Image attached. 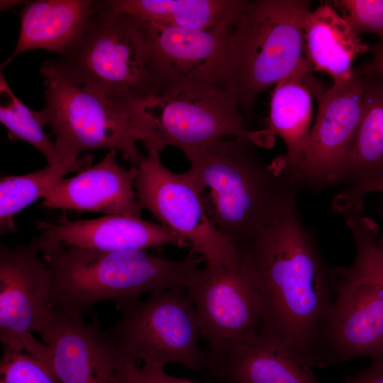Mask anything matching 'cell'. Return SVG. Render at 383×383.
Listing matches in <instances>:
<instances>
[{
    "instance_id": "cell-1",
    "label": "cell",
    "mask_w": 383,
    "mask_h": 383,
    "mask_svg": "<svg viewBox=\"0 0 383 383\" xmlns=\"http://www.w3.org/2000/svg\"><path fill=\"white\" fill-rule=\"evenodd\" d=\"M237 250L260 300L262 330L287 343L311 368L323 367L334 272L305 226L296 199Z\"/></svg>"
},
{
    "instance_id": "cell-2",
    "label": "cell",
    "mask_w": 383,
    "mask_h": 383,
    "mask_svg": "<svg viewBox=\"0 0 383 383\" xmlns=\"http://www.w3.org/2000/svg\"><path fill=\"white\" fill-rule=\"evenodd\" d=\"M255 145L221 139L189 161L185 172L203 193L218 229L238 248L271 223L301 190L282 155L267 162Z\"/></svg>"
},
{
    "instance_id": "cell-3",
    "label": "cell",
    "mask_w": 383,
    "mask_h": 383,
    "mask_svg": "<svg viewBox=\"0 0 383 383\" xmlns=\"http://www.w3.org/2000/svg\"><path fill=\"white\" fill-rule=\"evenodd\" d=\"M42 252L51 272L53 309L78 318L99 301H112L122 309L146 292L187 287L205 261L192 251L181 260L144 250L101 251L67 246Z\"/></svg>"
},
{
    "instance_id": "cell-4",
    "label": "cell",
    "mask_w": 383,
    "mask_h": 383,
    "mask_svg": "<svg viewBox=\"0 0 383 383\" xmlns=\"http://www.w3.org/2000/svg\"><path fill=\"white\" fill-rule=\"evenodd\" d=\"M306 0H240L226 30L223 88L245 117L257 97L292 73L303 55Z\"/></svg>"
},
{
    "instance_id": "cell-5",
    "label": "cell",
    "mask_w": 383,
    "mask_h": 383,
    "mask_svg": "<svg viewBox=\"0 0 383 383\" xmlns=\"http://www.w3.org/2000/svg\"><path fill=\"white\" fill-rule=\"evenodd\" d=\"M45 87L42 109L64 162L95 149L118 152L133 166L144 140L138 107L126 104L70 73L58 60L43 62Z\"/></svg>"
},
{
    "instance_id": "cell-6",
    "label": "cell",
    "mask_w": 383,
    "mask_h": 383,
    "mask_svg": "<svg viewBox=\"0 0 383 383\" xmlns=\"http://www.w3.org/2000/svg\"><path fill=\"white\" fill-rule=\"evenodd\" d=\"M73 75L138 107L160 91L145 23L99 1L79 43L57 59Z\"/></svg>"
},
{
    "instance_id": "cell-7",
    "label": "cell",
    "mask_w": 383,
    "mask_h": 383,
    "mask_svg": "<svg viewBox=\"0 0 383 383\" xmlns=\"http://www.w3.org/2000/svg\"><path fill=\"white\" fill-rule=\"evenodd\" d=\"M147 151L168 146L189 161L215 142L240 138L271 148L275 136L267 129L248 130L235 101L219 87H185L159 92L138 107Z\"/></svg>"
},
{
    "instance_id": "cell-8",
    "label": "cell",
    "mask_w": 383,
    "mask_h": 383,
    "mask_svg": "<svg viewBox=\"0 0 383 383\" xmlns=\"http://www.w3.org/2000/svg\"><path fill=\"white\" fill-rule=\"evenodd\" d=\"M121 309V318L106 332L126 362L175 363L209 373L211 361L199 346V322L186 287L152 292Z\"/></svg>"
},
{
    "instance_id": "cell-9",
    "label": "cell",
    "mask_w": 383,
    "mask_h": 383,
    "mask_svg": "<svg viewBox=\"0 0 383 383\" xmlns=\"http://www.w3.org/2000/svg\"><path fill=\"white\" fill-rule=\"evenodd\" d=\"M136 167L134 187L143 209L182 237L206 262L230 267L240 265L238 250L218 229L206 211L203 193L186 172L167 168L157 150L147 151Z\"/></svg>"
},
{
    "instance_id": "cell-10",
    "label": "cell",
    "mask_w": 383,
    "mask_h": 383,
    "mask_svg": "<svg viewBox=\"0 0 383 383\" xmlns=\"http://www.w3.org/2000/svg\"><path fill=\"white\" fill-rule=\"evenodd\" d=\"M211 367L262 329L257 292L240 265L206 261L187 286Z\"/></svg>"
},
{
    "instance_id": "cell-11",
    "label": "cell",
    "mask_w": 383,
    "mask_h": 383,
    "mask_svg": "<svg viewBox=\"0 0 383 383\" xmlns=\"http://www.w3.org/2000/svg\"><path fill=\"white\" fill-rule=\"evenodd\" d=\"M35 238L27 245H0V340L3 348L30 354L50 367L51 349L31 334L51 321V272Z\"/></svg>"
},
{
    "instance_id": "cell-12",
    "label": "cell",
    "mask_w": 383,
    "mask_h": 383,
    "mask_svg": "<svg viewBox=\"0 0 383 383\" xmlns=\"http://www.w3.org/2000/svg\"><path fill=\"white\" fill-rule=\"evenodd\" d=\"M365 89L361 66L319 96L316 121L292 174L301 189L318 191L340 182L361 121Z\"/></svg>"
},
{
    "instance_id": "cell-13",
    "label": "cell",
    "mask_w": 383,
    "mask_h": 383,
    "mask_svg": "<svg viewBox=\"0 0 383 383\" xmlns=\"http://www.w3.org/2000/svg\"><path fill=\"white\" fill-rule=\"evenodd\" d=\"M336 299L325 329L323 367L383 360V289L349 267L334 271Z\"/></svg>"
},
{
    "instance_id": "cell-14",
    "label": "cell",
    "mask_w": 383,
    "mask_h": 383,
    "mask_svg": "<svg viewBox=\"0 0 383 383\" xmlns=\"http://www.w3.org/2000/svg\"><path fill=\"white\" fill-rule=\"evenodd\" d=\"M231 15L209 29H183L143 21L160 81L159 92L185 87L224 89L226 30Z\"/></svg>"
},
{
    "instance_id": "cell-15",
    "label": "cell",
    "mask_w": 383,
    "mask_h": 383,
    "mask_svg": "<svg viewBox=\"0 0 383 383\" xmlns=\"http://www.w3.org/2000/svg\"><path fill=\"white\" fill-rule=\"evenodd\" d=\"M40 335L51 349L50 368L61 383H121L126 361L96 319L88 324L55 310Z\"/></svg>"
},
{
    "instance_id": "cell-16",
    "label": "cell",
    "mask_w": 383,
    "mask_h": 383,
    "mask_svg": "<svg viewBox=\"0 0 383 383\" xmlns=\"http://www.w3.org/2000/svg\"><path fill=\"white\" fill-rule=\"evenodd\" d=\"M41 231L35 238L40 251L74 246L101 251L144 250L165 245L180 248L189 244L180 235L162 224L140 218L106 215L100 218L57 223L38 221Z\"/></svg>"
},
{
    "instance_id": "cell-17",
    "label": "cell",
    "mask_w": 383,
    "mask_h": 383,
    "mask_svg": "<svg viewBox=\"0 0 383 383\" xmlns=\"http://www.w3.org/2000/svg\"><path fill=\"white\" fill-rule=\"evenodd\" d=\"M116 154L109 150L96 165L60 180L46 193L41 206L140 218L143 207L134 190L138 168L123 167Z\"/></svg>"
},
{
    "instance_id": "cell-18",
    "label": "cell",
    "mask_w": 383,
    "mask_h": 383,
    "mask_svg": "<svg viewBox=\"0 0 383 383\" xmlns=\"http://www.w3.org/2000/svg\"><path fill=\"white\" fill-rule=\"evenodd\" d=\"M311 369L287 343L262 329L209 374L223 383H318Z\"/></svg>"
},
{
    "instance_id": "cell-19",
    "label": "cell",
    "mask_w": 383,
    "mask_h": 383,
    "mask_svg": "<svg viewBox=\"0 0 383 383\" xmlns=\"http://www.w3.org/2000/svg\"><path fill=\"white\" fill-rule=\"evenodd\" d=\"M98 4L99 1L90 0L26 1L16 45L1 70L28 50H46L60 57L68 54L80 41Z\"/></svg>"
},
{
    "instance_id": "cell-20",
    "label": "cell",
    "mask_w": 383,
    "mask_h": 383,
    "mask_svg": "<svg viewBox=\"0 0 383 383\" xmlns=\"http://www.w3.org/2000/svg\"><path fill=\"white\" fill-rule=\"evenodd\" d=\"M312 67L307 58L272 91L267 129L282 139L286 153L282 155L292 174L299 165L311 131L313 115Z\"/></svg>"
},
{
    "instance_id": "cell-21",
    "label": "cell",
    "mask_w": 383,
    "mask_h": 383,
    "mask_svg": "<svg viewBox=\"0 0 383 383\" xmlns=\"http://www.w3.org/2000/svg\"><path fill=\"white\" fill-rule=\"evenodd\" d=\"M304 31L312 69L329 74L333 83L349 79L355 57L370 50L349 22L327 3L308 13Z\"/></svg>"
},
{
    "instance_id": "cell-22",
    "label": "cell",
    "mask_w": 383,
    "mask_h": 383,
    "mask_svg": "<svg viewBox=\"0 0 383 383\" xmlns=\"http://www.w3.org/2000/svg\"><path fill=\"white\" fill-rule=\"evenodd\" d=\"M363 113L340 182L347 188L363 186L383 177V75L362 65Z\"/></svg>"
},
{
    "instance_id": "cell-23",
    "label": "cell",
    "mask_w": 383,
    "mask_h": 383,
    "mask_svg": "<svg viewBox=\"0 0 383 383\" xmlns=\"http://www.w3.org/2000/svg\"><path fill=\"white\" fill-rule=\"evenodd\" d=\"M240 0H111L115 11L145 23L183 29H209L225 21Z\"/></svg>"
},
{
    "instance_id": "cell-24",
    "label": "cell",
    "mask_w": 383,
    "mask_h": 383,
    "mask_svg": "<svg viewBox=\"0 0 383 383\" xmlns=\"http://www.w3.org/2000/svg\"><path fill=\"white\" fill-rule=\"evenodd\" d=\"M91 153L72 162L48 165L38 171L18 176H6L0 180L1 234L16 230L14 216L22 209L44 198L46 193L66 174L79 172L90 166Z\"/></svg>"
},
{
    "instance_id": "cell-25",
    "label": "cell",
    "mask_w": 383,
    "mask_h": 383,
    "mask_svg": "<svg viewBox=\"0 0 383 383\" xmlns=\"http://www.w3.org/2000/svg\"><path fill=\"white\" fill-rule=\"evenodd\" d=\"M0 91L6 101L0 106V122L6 128L10 140H22L38 149L48 165L64 162L62 155L50 136L44 131L46 125L43 110L34 111L24 104L11 91L0 73Z\"/></svg>"
},
{
    "instance_id": "cell-26",
    "label": "cell",
    "mask_w": 383,
    "mask_h": 383,
    "mask_svg": "<svg viewBox=\"0 0 383 383\" xmlns=\"http://www.w3.org/2000/svg\"><path fill=\"white\" fill-rule=\"evenodd\" d=\"M356 248V257L349 269L383 289V253L377 245L379 229L371 218L360 214L346 217Z\"/></svg>"
},
{
    "instance_id": "cell-27",
    "label": "cell",
    "mask_w": 383,
    "mask_h": 383,
    "mask_svg": "<svg viewBox=\"0 0 383 383\" xmlns=\"http://www.w3.org/2000/svg\"><path fill=\"white\" fill-rule=\"evenodd\" d=\"M0 383H61L45 363L23 352L3 348Z\"/></svg>"
},
{
    "instance_id": "cell-28",
    "label": "cell",
    "mask_w": 383,
    "mask_h": 383,
    "mask_svg": "<svg viewBox=\"0 0 383 383\" xmlns=\"http://www.w3.org/2000/svg\"><path fill=\"white\" fill-rule=\"evenodd\" d=\"M333 5L355 33H374L383 38V0H335Z\"/></svg>"
},
{
    "instance_id": "cell-29",
    "label": "cell",
    "mask_w": 383,
    "mask_h": 383,
    "mask_svg": "<svg viewBox=\"0 0 383 383\" xmlns=\"http://www.w3.org/2000/svg\"><path fill=\"white\" fill-rule=\"evenodd\" d=\"M164 367L155 364L141 365L126 362L121 371L119 380L121 383H207L170 375Z\"/></svg>"
},
{
    "instance_id": "cell-30",
    "label": "cell",
    "mask_w": 383,
    "mask_h": 383,
    "mask_svg": "<svg viewBox=\"0 0 383 383\" xmlns=\"http://www.w3.org/2000/svg\"><path fill=\"white\" fill-rule=\"evenodd\" d=\"M376 192L383 194V177L363 186L345 189L334 198L333 208L345 217L360 214L365 195Z\"/></svg>"
},
{
    "instance_id": "cell-31",
    "label": "cell",
    "mask_w": 383,
    "mask_h": 383,
    "mask_svg": "<svg viewBox=\"0 0 383 383\" xmlns=\"http://www.w3.org/2000/svg\"><path fill=\"white\" fill-rule=\"evenodd\" d=\"M343 383H383V360H372L370 366L348 377Z\"/></svg>"
},
{
    "instance_id": "cell-32",
    "label": "cell",
    "mask_w": 383,
    "mask_h": 383,
    "mask_svg": "<svg viewBox=\"0 0 383 383\" xmlns=\"http://www.w3.org/2000/svg\"><path fill=\"white\" fill-rule=\"evenodd\" d=\"M370 50L372 52V60L365 65L366 69L383 75V38Z\"/></svg>"
},
{
    "instance_id": "cell-33",
    "label": "cell",
    "mask_w": 383,
    "mask_h": 383,
    "mask_svg": "<svg viewBox=\"0 0 383 383\" xmlns=\"http://www.w3.org/2000/svg\"><path fill=\"white\" fill-rule=\"evenodd\" d=\"M377 210L379 215L383 218V194L377 204ZM377 245L379 250L383 253V234H379L377 237Z\"/></svg>"
},
{
    "instance_id": "cell-34",
    "label": "cell",
    "mask_w": 383,
    "mask_h": 383,
    "mask_svg": "<svg viewBox=\"0 0 383 383\" xmlns=\"http://www.w3.org/2000/svg\"><path fill=\"white\" fill-rule=\"evenodd\" d=\"M25 2L26 1L19 0H1L0 9L1 11H4Z\"/></svg>"
},
{
    "instance_id": "cell-35",
    "label": "cell",
    "mask_w": 383,
    "mask_h": 383,
    "mask_svg": "<svg viewBox=\"0 0 383 383\" xmlns=\"http://www.w3.org/2000/svg\"><path fill=\"white\" fill-rule=\"evenodd\" d=\"M207 383H223V382L213 379H211V380L208 381Z\"/></svg>"
}]
</instances>
